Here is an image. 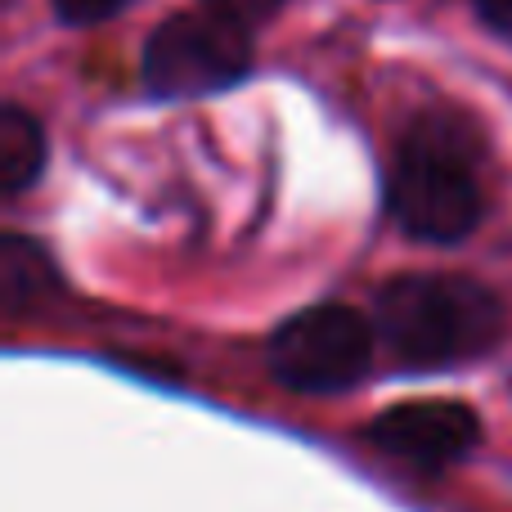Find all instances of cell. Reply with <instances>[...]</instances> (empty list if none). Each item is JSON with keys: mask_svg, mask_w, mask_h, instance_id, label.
I'll return each instance as SVG.
<instances>
[{"mask_svg": "<svg viewBox=\"0 0 512 512\" xmlns=\"http://www.w3.org/2000/svg\"><path fill=\"white\" fill-rule=\"evenodd\" d=\"M477 14L486 18L499 36H512V0H477Z\"/></svg>", "mask_w": 512, "mask_h": 512, "instance_id": "10", "label": "cell"}, {"mask_svg": "<svg viewBox=\"0 0 512 512\" xmlns=\"http://www.w3.org/2000/svg\"><path fill=\"white\" fill-rule=\"evenodd\" d=\"M45 171V131L27 108L5 104L0 108V189L23 194Z\"/></svg>", "mask_w": 512, "mask_h": 512, "instance_id": "6", "label": "cell"}, {"mask_svg": "<svg viewBox=\"0 0 512 512\" xmlns=\"http://www.w3.org/2000/svg\"><path fill=\"white\" fill-rule=\"evenodd\" d=\"M54 288H59V274H54L50 256L23 234H9L5 248H0V301H5L9 315L32 310Z\"/></svg>", "mask_w": 512, "mask_h": 512, "instance_id": "7", "label": "cell"}, {"mask_svg": "<svg viewBox=\"0 0 512 512\" xmlns=\"http://www.w3.org/2000/svg\"><path fill=\"white\" fill-rule=\"evenodd\" d=\"M283 0H203V9H216V14L234 18V23L252 27V23H265L270 14H279Z\"/></svg>", "mask_w": 512, "mask_h": 512, "instance_id": "9", "label": "cell"}, {"mask_svg": "<svg viewBox=\"0 0 512 512\" xmlns=\"http://www.w3.org/2000/svg\"><path fill=\"white\" fill-rule=\"evenodd\" d=\"M50 5H54V14H59L68 27H90V23L113 18L126 0H50Z\"/></svg>", "mask_w": 512, "mask_h": 512, "instance_id": "8", "label": "cell"}, {"mask_svg": "<svg viewBox=\"0 0 512 512\" xmlns=\"http://www.w3.org/2000/svg\"><path fill=\"white\" fill-rule=\"evenodd\" d=\"M252 68V36L216 9H189L153 27L140 77L153 99H203L243 81Z\"/></svg>", "mask_w": 512, "mask_h": 512, "instance_id": "3", "label": "cell"}, {"mask_svg": "<svg viewBox=\"0 0 512 512\" xmlns=\"http://www.w3.org/2000/svg\"><path fill=\"white\" fill-rule=\"evenodd\" d=\"M373 360V324L360 310L328 301L306 306L270 337V373L292 391H346Z\"/></svg>", "mask_w": 512, "mask_h": 512, "instance_id": "4", "label": "cell"}, {"mask_svg": "<svg viewBox=\"0 0 512 512\" xmlns=\"http://www.w3.org/2000/svg\"><path fill=\"white\" fill-rule=\"evenodd\" d=\"M369 441L382 454L414 468H450L481 441V418L459 400H405L369 423Z\"/></svg>", "mask_w": 512, "mask_h": 512, "instance_id": "5", "label": "cell"}, {"mask_svg": "<svg viewBox=\"0 0 512 512\" xmlns=\"http://www.w3.org/2000/svg\"><path fill=\"white\" fill-rule=\"evenodd\" d=\"M387 212L423 243H459L481 221V185L468 162V140L427 117L400 140L387 176Z\"/></svg>", "mask_w": 512, "mask_h": 512, "instance_id": "2", "label": "cell"}, {"mask_svg": "<svg viewBox=\"0 0 512 512\" xmlns=\"http://www.w3.org/2000/svg\"><path fill=\"white\" fill-rule=\"evenodd\" d=\"M378 337L400 369H454L504 337V306L463 274H405L378 292Z\"/></svg>", "mask_w": 512, "mask_h": 512, "instance_id": "1", "label": "cell"}]
</instances>
